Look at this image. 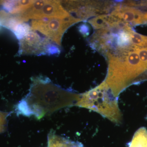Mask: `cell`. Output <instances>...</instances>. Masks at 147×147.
<instances>
[{
  "label": "cell",
  "mask_w": 147,
  "mask_h": 147,
  "mask_svg": "<svg viewBox=\"0 0 147 147\" xmlns=\"http://www.w3.org/2000/svg\"><path fill=\"white\" fill-rule=\"evenodd\" d=\"M134 49L138 53L142 62L147 67V47L144 48L134 46Z\"/></svg>",
  "instance_id": "cell-13"
},
{
  "label": "cell",
  "mask_w": 147,
  "mask_h": 147,
  "mask_svg": "<svg viewBox=\"0 0 147 147\" xmlns=\"http://www.w3.org/2000/svg\"><path fill=\"white\" fill-rule=\"evenodd\" d=\"M128 147H147V130L141 127L134 133Z\"/></svg>",
  "instance_id": "cell-10"
},
{
  "label": "cell",
  "mask_w": 147,
  "mask_h": 147,
  "mask_svg": "<svg viewBox=\"0 0 147 147\" xmlns=\"http://www.w3.org/2000/svg\"><path fill=\"white\" fill-rule=\"evenodd\" d=\"M80 98L79 95L63 89L48 78L36 77L32 81L28 94L16 105L15 111L18 115L34 116L40 119Z\"/></svg>",
  "instance_id": "cell-1"
},
{
  "label": "cell",
  "mask_w": 147,
  "mask_h": 147,
  "mask_svg": "<svg viewBox=\"0 0 147 147\" xmlns=\"http://www.w3.org/2000/svg\"><path fill=\"white\" fill-rule=\"evenodd\" d=\"M47 147H84L82 143L61 137L51 130L48 134Z\"/></svg>",
  "instance_id": "cell-8"
},
{
  "label": "cell",
  "mask_w": 147,
  "mask_h": 147,
  "mask_svg": "<svg viewBox=\"0 0 147 147\" xmlns=\"http://www.w3.org/2000/svg\"><path fill=\"white\" fill-rule=\"evenodd\" d=\"M131 44L140 47H147V36L137 33L131 30L129 32Z\"/></svg>",
  "instance_id": "cell-11"
},
{
  "label": "cell",
  "mask_w": 147,
  "mask_h": 147,
  "mask_svg": "<svg viewBox=\"0 0 147 147\" xmlns=\"http://www.w3.org/2000/svg\"><path fill=\"white\" fill-rule=\"evenodd\" d=\"M25 22L30 19L45 18H66L71 16L59 1H32L23 12L17 14Z\"/></svg>",
  "instance_id": "cell-4"
},
{
  "label": "cell",
  "mask_w": 147,
  "mask_h": 147,
  "mask_svg": "<svg viewBox=\"0 0 147 147\" xmlns=\"http://www.w3.org/2000/svg\"><path fill=\"white\" fill-rule=\"evenodd\" d=\"M144 22L147 21V13H145L144 14Z\"/></svg>",
  "instance_id": "cell-14"
},
{
  "label": "cell",
  "mask_w": 147,
  "mask_h": 147,
  "mask_svg": "<svg viewBox=\"0 0 147 147\" xmlns=\"http://www.w3.org/2000/svg\"><path fill=\"white\" fill-rule=\"evenodd\" d=\"M120 21H121L111 14H105L92 18L89 22L92 24L94 28L101 30L109 28Z\"/></svg>",
  "instance_id": "cell-9"
},
{
  "label": "cell",
  "mask_w": 147,
  "mask_h": 147,
  "mask_svg": "<svg viewBox=\"0 0 147 147\" xmlns=\"http://www.w3.org/2000/svg\"><path fill=\"white\" fill-rule=\"evenodd\" d=\"M52 42H54L47 38H43L36 32L31 30L19 39V55L58 54L59 50Z\"/></svg>",
  "instance_id": "cell-5"
},
{
  "label": "cell",
  "mask_w": 147,
  "mask_h": 147,
  "mask_svg": "<svg viewBox=\"0 0 147 147\" xmlns=\"http://www.w3.org/2000/svg\"><path fill=\"white\" fill-rule=\"evenodd\" d=\"M82 21L71 15L63 18H42L32 20L31 28L33 30L39 32L47 39L60 46L62 38L66 31L74 24Z\"/></svg>",
  "instance_id": "cell-3"
},
{
  "label": "cell",
  "mask_w": 147,
  "mask_h": 147,
  "mask_svg": "<svg viewBox=\"0 0 147 147\" xmlns=\"http://www.w3.org/2000/svg\"><path fill=\"white\" fill-rule=\"evenodd\" d=\"M104 81L98 86L82 94L76 106L95 111L114 122L120 120L117 100Z\"/></svg>",
  "instance_id": "cell-2"
},
{
  "label": "cell",
  "mask_w": 147,
  "mask_h": 147,
  "mask_svg": "<svg viewBox=\"0 0 147 147\" xmlns=\"http://www.w3.org/2000/svg\"><path fill=\"white\" fill-rule=\"evenodd\" d=\"M144 14L138 9L125 5L117 6L111 13L123 22L134 25L144 23Z\"/></svg>",
  "instance_id": "cell-7"
},
{
  "label": "cell",
  "mask_w": 147,
  "mask_h": 147,
  "mask_svg": "<svg viewBox=\"0 0 147 147\" xmlns=\"http://www.w3.org/2000/svg\"><path fill=\"white\" fill-rule=\"evenodd\" d=\"M65 9L69 13H74L77 18L83 20L98 13L103 12L108 8L109 2L96 1H61Z\"/></svg>",
  "instance_id": "cell-6"
},
{
  "label": "cell",
  "mask_w": 147,
  "mask_h": 147,
  "mask_svg": "<svg viewBox=\"0 0 147 147\" xmlns=\"http://www.w3.org/2000/svg\"><path fill=\"white\" fill-rule=\"evenodd\" d=\"M11 113L0 111V134L3 133L7 129V118Z\"/></svg>",
  "instance_id": "cell-12"
}]
</instances>
